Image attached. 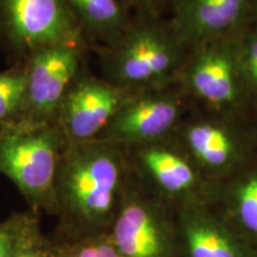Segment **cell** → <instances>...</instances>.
<instances>
[{
    "instance_id": "obj_1",
    "label": "cell",
    "mask_w": 257,
    "mask_h": 257,
    "mask_svg": "<svg viewBox=\"0 0 257 257\" xmlns=\"http://www.w3.org/2000/svg\"><path fill=\"white\" fill-rule=\"evenodd\" d=\"M130 168L123 147L102 141L67 147L56 180V212L73 226H95L115 217Z\"/></svg>"
},
{
    "instance_id": "obj_2",
    "label": "cell",
    "mask_w": 257,
    "mask_h": 257,
    "mask_svg": "<svg viewBox=\"0 0 257 257\" xmlns=\"http://www.w3.org/2000/svg\"><path fill=\"white\" fill-rule=\"evenodd\" d=\"M191 50L169 17L143 14L134 15L114 43L91 48L100 76L130 92L176 83Z\"/></svg>"
},
{
    "instance_id": "obj_3",
    "label": "cell",
    "mask_w": 257,
    "mask_h": 257,
    "mask_svg": "<svg viewBox=\"0 0 257 257\" xmlns=\"http://www.w3.org/2000/svg\"><path fill=\"white\" fill-rule=\"evenodd\" d=\"M68 143L56 126H14L0 131V173L35 208L56 210V180Z\"/></svg>"
},
{
    "instance_id": "obj_4",
    "label": "cell",
    "mask_w": 257,
    "mask_h": 257,
    "mask_svg": "<svg viewBox=\"0 0 257 257\" xmlns=\"http://www.w3.org/2000/svg\"><path fill=\"white\" fill-rule=\"evenodd\" d=\"M176 82L195 107L217 114L256 118L240 82L233 37L192 48Z\"/></svg>"
},
{
    "instance_id": "obj_5",
    "label": "cell",
    "mask_w": 257,
    "mask_h": 257,
    "mask_svg": "<svg viewBox=\"0 0 257 257\" xmlns=\"http://www.w3.org/2000/svg\"><path fill=\"white\" fill-rule=\"evenodd\" d=\"M174 137L197 167L220 174L243 165L257 148V119L212 113L193 106Z\"/></svg>"
},
{
    "instance_id": "obj_6",
    "label": "cell",
    "mask_w": 257,
    "mask_h": 257,
    "mask_svg": "<svg viewBox=\"0 0 257 257\" xmlns=\"http://www.w3.org/2000/svg\"><path fill=\"white\" fill-rule=\"evenodd\" d=\"M91 46L85 38L41 48L25 60V100L17 126L54 123L64 95L88 66Z\"/></svg>"
},
{
    "instance_id": "obj_7",
    "label": "cell",
    "mask_w": 257,
    "mask_h": 257,
    "mask_svg": "<svg viewBox=\"0 0 257 257\" xmlns=\"http://www.w3.org/2000/svg\"><path fill=\"white\" fill-rule=\"evenodd\" d=\"M79 38L85 37L67 0H0V50L10 64L43 47Z\"/></svg>"
},
{
    "instance_id": "obj_8",
    "label": "cell",
    "mask_w": 257,
    "mask_h": 257,
    "mask_svg": "<svg viewBox=\"0 0 257 257\" xmlns=\"http://www.w3.org/2000/svg\"><path fill=\"white\" fill-rule=\"evenodd\" d=\"M193 104L179 83L134 92L98 141L131 148L174 136Z\"/></svg>"
},
{
    "instance_id": "obj_9",
    "label": "cell",
    "mask_w": 257,
    "mask_h": 257,
    "mask_svg": "<svg viewBox=\"0 0 257 257\" xmlns=\"http://www.w3.org/2000/svg\"><path fill=\"white\" fill-rule=\"evenodd\" d=\"M133 93L96 75L87 66L64 95L54 124L68 146L94 142Z\"/></svg>"
},
{
    "instance_id": "obj_10",
    "label": "cell",
    "mask_w": 257,
    "mask_h": 257,
    "mask_svg": "<svg viewBox=\"0 0 257 257\" xmlns=\"http://www.w3.org/2000/svg\"><path fill=\"white\" fill-rule=\"evenodd\" d=\"M251 0H176L170 21L191 48L233 37L250 22Z\"/></svg>"
},
{
    "instance_id": "obj_11",
    "label": "cell",
    "mask_w": 257,
    "mask_h": 257,
    "mask_svg": "<svg viewBox=\"0 0 257 257\" xmlns=\"http://www.w3.org/2000/svg\"><path fill=\"white\" fill-rule=\"evenodd\" d=\"M128 162L163 194L180 197L197 187V165L175 137L161 142L124 148Z\"/></svg>"
},
{
    "instance_id": "obj_12",
    "label": "cell",
    "mask_w": 257,
    "mask_h": 257,
    "mask_svg": "<svg viewBox=\"0 0 257 257\" xmlns=\"http://www.w3.org/2000/svg\"><path fill=\"white\" fill-rule=\"evenodd\" d=\"M113 244L123 257H163L162 229L155 205L128 187L114 217Z\"/></svg>"
},
{
    "instance_id": "obj_13",
    "label": "cell",
    "mask_w": 257,
    "mask_h": 257,
    "mask_svg": "<svg viewBox=\"0 0 257 257\" xmlns=\"http://www.w3.org/2000/svg\"><path fill=\"white\" fill-rule=\"evenodd\" d=\"M67 3L91 48L114 43L135 15L127 0H67Z\"/></svg>"
},
{
    "instance_id": "obj_14",
    "label": "cell",
    "mask_w": 257,
    "mask_h": 257,
    "mask_svg": "<svg viewBox=\"0 0 257 257\" xmlns=\"http://www.w3.org/2000/svg\"><path fill=\"white\" fill-rule=\"evenodd\" d=\"M233 47L244 94L257 118V24L249 22L234 35Z\"/></svg>"
},
{
    "instance_id": "obj_15",
    "label": "cell",
    "mask_w": 257,
    "mask_h": 257,
    "mask_svg": "<svg viewBox=\"0 0 257 257\" xmlns=\"http://www.w3.org/2000/svg\"><path fill=\"white\" fill-rule=\"evenodd\" d=\"M25 61L0 70V131L21 123L25 100Z\"/></svg>"
},
{
    "instance_id": "obj_16",
    "label": "cell",
    "mask_w": 257,
    "mask_h": 257,
    "mask_svg": "<svg viewBox=\"0 0 257 257\" xmlns=\"http://www.w3.org/2000/svg\"><path fill=\"white\" fill-rule=\"evenodd\" d=\"M187 234L192 257H237L232 244L223 232L202 219H193L188 223Z\"/></svg>"
},
{
    "instance_id": "obj_17",
    "label": "cell",
    "mask_w": 257,
    "mask_h": 257,
    "mask_svg": "<svg viewBox=\"0 0 257 257\" xmlns=\"http://www.w3.org/2000/svg\"><path fill=\"white\" fill-rule=\"evenodd\" d=\"M230 198L240 223L257 234V167L248 169L234 180Z\"/></svg>"
},
{
    "instance_id": "obj_18",
    "label": "cell",
    "mask_w": 257,
    "mask_h": 257,
    "mask_svg": "<svg viewBox=\"0 0 257 257\" xmlns=\"http://www.w3.org/2000/svg\"><path fill=\"white\" fill-rule=\"evenodd\" d=\"M36 230V220L29 214H16L0 223V257H18Z\"/></svg>"
},
{
    "instance_id": "obj_19",
    "label": "cell",
    "mask_w": 257,
    "mask_h": 257,
    "mask_svg": "<svg viewBox=\"0 0 257 257\" xmlns=\"http://www.w3.org/2000/svg\"><path fill=\"white\" fill-rule=\"evenodd\" d=\"M63 257H123L113 243L96 240L86 242L70 248Z\"/></svg>"
},
{
    "instance_id": "obj_20",
    "label": "cell",
    "mask_w": 257,
    "mask_h": 257,
    "mask_svg": "<svg viewBox=\"0 0 257 257\" xmlns=\"http://www.w3.org/2000/svg\"><path fill=\"white\" fill-rule=\"evenodd\" d=\"M134 14L165 16L172 11L176 0H127Z\"/></svg>"
},
{
    "instance_id": "obj_21",
    "label": "cell",
    "mask_w": 257,
    "mask_h": 257,
    "mask_svg": "<svg viewBox=\"0 0 257 257\" xmlns=\"http://www.w3.org/2000/svg\"><path fill=\"white\" fill-rule=\"evenodd\" d=\"M18 257H51L46 250H43L40 246L32 242V239L28 243V245L22 250Z\"/></svg>"
},
{
    "instance_id": "obj_22",
    "label": "cell",
    "mask_w": 257,
    "mask_h": 257,
    "mask_svg": "<svg viewBox=\"0 0 257 257\" xmlns=\"http://www.w3.org/2000/svg\"><path fill=\"white\" fill-rule=\"evenodd\" d=\"M250 22L257 24V0H251V11H250Z\"/></svg>"
},
{
    "instance_id": "obj_23",
    "label": "cell",
    "mask_w": 257,
    "mask_h": 257,
    "mask_svg": "<svg viewBox=\"0 0 257 257\" xmlns=\"http://www.w3.org/2000/svg\"><path fill=\"white\" fill-rule=\"evenodd\" d=\"M256 119H257V118H256Z\"/></svg>"
}]
</instances>
